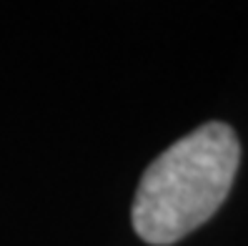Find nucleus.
I'll use <instances>...</instances> for the list:
<instances>
[{
	"label": "nucleus",
	"mask_w": 248,
	"mask_h": 246,
	"mask_svg": "<svg viewBox=\"0 0 248 246\" xmlns=\"http://www.w3.org/2000/svg\"><path fill=\"white\" fill-rule=\"evenodd\" d=\"M241 143L226 123H206L145 168L133 201V229L153 246L176 244L206 224L226 201Z\"/></svg>",
	"instance_id": "nucleus-1"
}]
</instances>
